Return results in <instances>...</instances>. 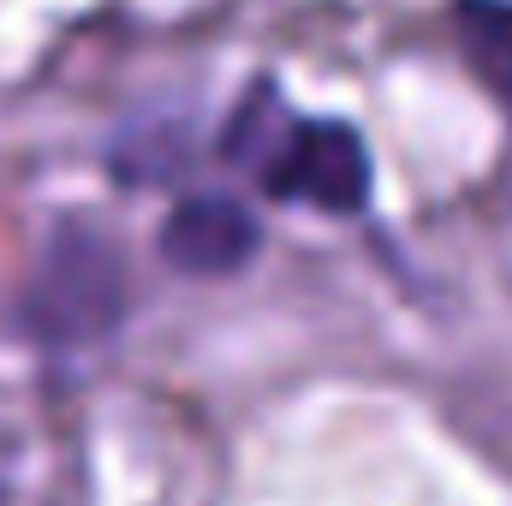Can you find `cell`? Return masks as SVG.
<instances>
[{"instance_id": "6da1fadb", "label": "cell", "mask_w": 512, "mask_h": 506, "mask_svg": "<svg viewBox=\"0 0 512 506\" xmlns=\"http://www.w3.org/2000/svg\"><path fill=\"white\" fill-rule=\"evenodd\" d=\"M120 316H126L120 251L84 221L54 227V239L42 245V262L30 274V292H24V322L54 346H84V340L114 334Z\"/></svg>"}, {"instance_id": "7a4b0ae2", "label": "cell", "mask_w": 512, "mask_h": 506, "mask_svg": "<svg viewBox=\"0 0 512 506\" xmlns=\"http://www.w3.org/2000/svg\"><path fill=\"white\" fill-rule=\"evenodd\" d=\"M262 191L286 203H310L328 215H358L370 203V155L364 137L340 120H292L274 131L262 155Z\"/></svg>"}, {"instance_id": "3957f363", "label": "cell", "mask_w": 512, "mask_h": 506, "mask_svg": "<svg viewBox=\"0 0 512 506\" xmlns=\"http://www.w3.org/2000/svg\"><path fill=\"white\" fill-rule=\"evenodd\" d=\"M262 245L256 215H245V203L233 197H185L167 221H161V256L185 274H233L245 268Z\"/></svg>"}, {"instance_id": "277c9868", "label": "cell", "mask_w": 512, "mask_h": 506, "mask_svg": "<svg viewBox=\"0 0 512 506\" xmlns=\"http://www.w3.org/2000/svg\"><path fill=\"white\" fill-rule=\"evenodd\" d=\"M459 42L471 66L512 96V0H459Z\"/></svg>"}]
</instances>
